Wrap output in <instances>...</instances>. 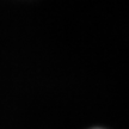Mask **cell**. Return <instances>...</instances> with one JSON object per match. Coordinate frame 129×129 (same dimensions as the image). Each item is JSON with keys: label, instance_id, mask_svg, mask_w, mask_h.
<instances>
[{"label": "cell", "instance_id": "obj_1", "mask_svg": "<svg viewBox=\"0 0 129 129\" xmlns=\"http://www.w3.org/2000/svg\"><path fill=\"white\" fill-rule=\"evenodd\" d=\"M94 129H101V128H94Z\"/></svg>", "mask_w": 129, "mask_h": 129}]
</instances>
